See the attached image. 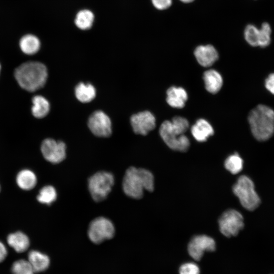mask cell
<instances>
[{
	"mask_svg": "<svg viewBox=\"0 0 274 274\" xmlns=\"http://www.w3.org/2000/svg\"><path fill=\"white\" fill-rule=\"evenodd\" d=\"M226 169L232 174L239 173L243 167V160L236 153L230 155L225 161Z\"/></svg>",
	"mask_w": 274,
	"mask_h": 274,
	"instance_id": "obj_25",
	"label": "cell"
},
{
	"mask_svg": "<svg viewBox=\"0 0 274 274\" xmlns=\"http://www.w3.org/2000/svg\"><path fill=\"white\" fill-rule=\"evenodd\" d=\"M191 131L194 139L199 142L206 141L214 133L212 125L203 119L197 120L192 126Z\"/></svg>",
	"mask_w": 274,
	"mask_h": 274,
	"instance_id": "obj_15",
	"label": "cell"
},
{
	"mask_svg": "<svg viewBox=\"0 0 274 274\" xmlns=\"http://www.w3.org/2000/svg\"><path fill=\"white\" fill-rule=\"evenodd\" d=\"M57 196L55 188L51 185H46L40 189L37 199L41 203L50 205L56 200Z\"/></svg>",
	"mask_w": 274,
	"mask_h": 274,
	"instance_id": "obj_24",
	"label": "cell"
},
{
	"mask_svg": "<svg viewBox=\"0 0 274 274\" xmlns=\"http://www.w3.org/2000/svg\"><path fill=\"white\" fill-rule=\"evenodd\" d=\"M154 7L159 10H164L169 8L173 0H151Z\"/></svg>",
	"mask_w": 274,
	"mask_h": 274,
	"instance_id": "obj_30",
	"label": "cell"
},
{
	"mask_svg": "<svg viewBox=\"0 0 274 274\" xmlns=\"http://www.w3.org/2000/svg\"><path fill=\"white\" fill-rule=\"evenodd\" d=\"M94 21V15L89 10H82L79 11L76 16L75 23L82 30L90 28Z\"/></svg>",
	"mask_w": 274,
	"mask_h": 274,
	"instance_id": "obj_23",
	"label": "cell"
},
{
	"mask_svg": "<svg viewBox=\"0 0 274 274\" xmlns=\"http://www.w3.org/2000/svg\"><path fill=\"white\" fill-rule=\"evenodd\" d=\"M248 119L251 132L258 141H266L273 134L274 111L269 107L258 105L250 112Z\"/></svg>",
	"mask_w": 274,
	"mask_h": 274,
	"instance_id": "obj_4",
	"label": "cell"
},
{
	"mask_svg": "<svg viewBox=\"0 0 274 274\" xmlns=\"http://www.w3.org/2000/svg\"><path fill=\"white\" fill-rule=\"evenodd\" d=\"M154 188V177L151 172L134 166L126 169L122 180V189L127 196L140 199L145 190L151 192Z\"/></svg>",
	"mask_w": 274,
	"mask_h": 274,
	"instance_id": "obj_3",
	"label": "cell"
},
{
	"mask_svg": "<svg viewBox=\"0 0 274 274\" xmlns=\"http://www.w3.org/2000/svg\"><path fill=\"white\" fill-rule=\"evenodd\" d=\"M19 46L24 53L33 55L40 50L41 43L36 36L29 34L21 38L19 42Z\"/></svg>",
	"mask_w": 274,
	"mask_h": 274,
	"instance_id": "obj_20",
	"label": "cell"
},
{
	"mask_svg": "<svg viewBox=\"0 0 274 274\" xmlns=\"http://www.w3.org/2000/svg\"><path fill=\"white\" fill-rule=\"evenodd\" d=\"M194 54L198 63L203 67L211 66L219 58L217 50L212 45L197 46Z\"/></svg>",
	"mask_w": 274,
	"mask_h": 274,
	"instance_id": "obj_13",
	"label": "cell"
},
{
	"mask_svg": "<svg viewBox=\"0 0 274 274\" xmlns=\"http://www.w3.org/2000/svg\"><path fill=\"white\" fill-rule=\"evenodd\" d=\"M166 94L167 104L174 108H183L188 98L186 91L182 87L172 86L167 90Z\"/></svg>",
	"mask_w": 274,
	"mask_h": 274,
	"instance_id": "obj_14",
	"label": "cell"
},
{
	"mask_svg": "<svg viewBox=\"0 0 274 274\" xmlns=\"http://www.w3.org/2000/svg\"><path fill=\"white\" fill-rule=\"evenodd\" d=\"M221 232L226 237L236 236L244 226V218L237 211L229 209L223 213L219 219Z\"/></svg>",
	"mask_w": 274,
	"mask_h": 274,
	"instance_id": "obj_8",
	"label": "cell"
},
{
	"mask_svg": "<svg viewBox=\"0 0 274 274\" xmlns=\"http://www.w3.org/2000/svg\"><path fill=\"white\" fill-rule=\"evenodd\" d=\"M1 64H0V72H1Z\"/></svg>",
	"mask_w": 274,
	"mask_h": 274,
	"instance_id": "obj_34",
	"label": "cell"
},
{
	"mask_svg": "<svg viewBox=\"0 0 274 274\" xmlns=\"http://www.w3.org/2000/svg\"><path fill=\"white\" fill-rule=\"evenodd\" d=\"M16 182L17 186L23 190L32 189L37 184V177L35 173L29 169H23L18 172Z\"/></svg>",
	"mask_w": 274,
	"mask_h": 274,
	"instance_id": "obj_19",
	"label": "cell"
},
{
	"mask_svg": "<svg viewBox=\"0 0 274 274\" xmlns=\"http://www.w3.org/2000/svg\"><path fill=\"white\" fill-rule=\"evenodd\" d=\"M189 127L188 120L182 117H174L172 121L165 120L161 124L159 134L166 145L171 149L186 152L190 146V141L185 132Z\"/></svg>",
	"mask_w": 274,
	"mask_h": 274,
	"instance_id": "obj_1",
	"label": "cell"
},
{
	"mask_svg": "<svg viewBox=\"0 0 274 274\" xmlns=\"http://www.w3.org/2000/svg\"><path fill=\"white\" fill-rule=\"evenodd\" d=\"M14 77L23 89L34 92L43 87L48 77L46 66L39 61H27L18 66Z\"/></svg>",
	"mask_w": 274,
	"mask_h": 274,
	"instance_id": "obj_2",
	"label": "cell"
},
{
	"mask_svg": "<svg viewBox=\"0 0 274 274\" xmlns=\"http://www.w3.org/2000/svg\"><path fill=\"white\" fill-rule=\"evenodd\" d=\"M12 274H34L35 272L27 260L19 259L12 265Z\"/></svg>",
	"mask_w": 274,
	"mask_h": 274,
	"instance_id": "obj_27",
	"label": "cell"
},
{
	"mask_svg": "<svg viewBox=\"0 0 274 274\" xmlns=\"http://www.w3.org/2000/svg\"><path fill=\"white\" fill-rule=\"evenodd\" d=\"M7 242L10 247L18 253L26 251L30 245V241L27 235L20 231L9 234L7 237Z\"/></svg>",
	"mask_w": 274,
	"mask_h": 274,
	"instance_id": "obj_18",
	"label": "cell"
},
{
	"mask_svg": "<svg viewBox=\"0 0 274 274\" xmlns=\"http://www.w3.org/2000/svg\"><path fill=\"white\" fill-rule=\"evenodd\" d=\"M27 257L28 261L35 272L45 271L50 265V260L48 256L40 251L31 250Z\"/></svg>",
	"mask_w": 274,
	"mask_h": 274,
	"instance_id": "obj_16",
	"label": "cell"
},
{
	"mask_svg": "<svg viewBox=\"0 0 274 274\" xmlns=\"http://www.w3.org/2000/svg\"><path fill=\"white\" fill-rule=\"evenodd\" d=\"M232 190L242 206L247 210H254L260 203V198L255 189L253 182L246 175L238 178Z\"/></svg>",
	"mask_w": 274,
	"mask_h": 274,
	"instance_id": "obj_5",
	"label": "cell"
},
{
	"mask_svg": "<svg viewBox=\"0 0 274 274\" xmlns=\"http://www.w3.org/2000/svg\"><path fill=\"white\" fill-rule=\"evenodd\" d=\"M88 126L91 131L97 136L108 137L112 133L111 120L101 111H95L91 115Z\"/></svg>",
	"mask_w": 274,
	"mask_h": 274,
	"instance_id": "obj_11",
	"label": "cell"
},
{
	"mask_svg": "<svg viewBox=\"0 0 274 274\" xmlns=\"http://www.w3.org/2000/svg\"><path fill=\"white\" fill-rule=\"evenodd\" d=\"M115 233V228L113 222L104 217L94 219L90 223L87 231L89 239L96 244L112 238Z\"/></svg>",
	"mask_w": 274,
	"mask_h": 274,
	"instance_id": "obj_7",
	"label": "cell"
},
{
	"mask_svg": "<svg viewBox=\"0 0 274 274\" xmlns=\"http://www.w3.org/2000/svg\"><path fill=\"white\" fill-rule=\"evenodd\" d=\"M0 190H1V186H0Z\"/></svg>",
	"mask_w": 274,
	"mask_h": 274,
	"instance_id": "obj_35",
	"label": "cell"
},
{
	"mask_svg": "<svg viewBox=\"0 0 274 274\" xmlns=\"http://www.w3.org/2000/svg\"><path fill=\"white\" fill-rule=\"evenodd\" d=\"M75 95L80 101L86 103L90 102L94 98L96 91L91 84L80 83L76 87Z\"/></svg>",
	"mask_w": 274,
	"mask_h": 274,
	"instance_id": "obj_22",
	"label": "cell"
},
{
	"mask_svg": "<svg viewBox=\"0 0 274 274\" xmlns=\"http://www.w3.org/2000/svg\"><path fill=\"white\" fill-rule=\"evenodd\" d=\"M31 112L37 118H43L50 110V104L46 98L41 95H36L32 98Z\"/></svg>",
	"mask_w": 274,
	"mask_h": 274,
	"instance_id": "obj_21",
	"label": "cell"
},
{
	"mask_svg": "<svg viewBox=\"0 0 274 274\" xmlns=\"http://www.w3.org/2000/svg\"><path fill=\"white\" fill-rule=\"evenodd\" d=\"M260 38L259 46L264 48L268 46L271 41V29L270 25L267 22L262 23L259 29Z\"/></svg>",
	"mask_w": 274,
	"mask_h": 274,
	"instance_id": "obj_28",
	"label": "cell"
},
{
	"mask_svg": "<svg viewBox=\"0 0 274 274\" xmlns=\"http://www.w3.org/2000/svg\"><path fill=\"white\" fill-rule=\"evenodd\" d=\"M203 79L206 90L213 94L219 92L223 85V79L221 75L213 69L204 72Z\"/></svg>",
	"mask_w": 274,
	"mask_h": 274,
	"instance_id": "obj_17",
	"label": "cell"
},
{
	"mask_svg": "<svg viewBox=\"0 0 274 274\" xmlns=\"http://www.w3.org/2000/svg\"><path fill=\"white\" fill-rule=\"evenodd\" d=\"M41 151L44 158L53 164L62 162L66 157L65 144L52 139H46L42 142Z\"/></svg>",
	"mask_w": 274,
	"mask_h": 274,
	"instance_id": "obj_9",
	"label": "cell"
},
{
	"mask_svg": "<svg viewBox=\"0 0 274 274\" xmlns=\"http://www.w3.org/2000/svg\"><path fill=\"white\" fill-rule=\"evenodd\" d=\"M179 1H180L181 2L184 3H190L192 2L193 1H194V0H179Z\"/></svg>",
	"mask_w": 274,
	"mask_h": 274,
	"instance_id": "obj_33",
	"label": "cell"
},
{
	"mask_svg": "<svg viewBox=\"0 0 274 274\" xmlns=\"http://www.w3.org/2000/svg\"><path fill=\"white\" fill-rule=\"evenodd\" d=\"M266 88L272 94H274V73L270 74L265 81Z\"/></svg>",
	"mask_w": 274,
	"mask_h": 274,
	"instance_id": "obj_31",
	"label": "cell"
},
{
	"mask_svg": "<svg viewBox=\"0 0 274 274\" xmlns=\"http://www.w3.org/2000/svg\"><path fill=\"white\" fill-rule=\"evenodd\" d=\"M130 123L133 131L143 135H147L156 126L154 116L148 111L133 115L130 118Z\"/></svg>",
	"mask_w": 274,
	"mask_h": 274,
	"instance_id": "obj_12",
	"label": "cell"
},
{
	"mask_svg": "<svg viewBox=\"0 0 274 274\" xmlns=\"http://www.w3.org/2000/svg\"><path fill=\"white\" fill-rule=\"evenodd\" d=\"M244 37L247 42L253 47L259 46V29L253 24L248 25L244 30Z\"/></svg>",
	"mask_w": 274,
	"mask_h": 274,
	"instance_id": "obj_26",
	"label": "cell"
},
{
	"mask_svg": "<svg viewBox=\"0 0 274 274\" xmlns=\"http://www.w3.org/2000/svg\"><path fill=\"white\" fill-rule=\"evenodd\" d=\"M199 267L193 262L184 263L179 268V274H199Z\"/></svg>",
	"mask_w": 274,
	"mask_h": 274,
	"instance_id": "obj_29",
	"label": "cell"
},
{
	"mask_svg": "<svg viewBox=\"0 0 274 274\" xmlns=\"http://www.w3.org/2000/svg\"><path fill=\"white\" fill-rule=\"evenodd\" d=\"M8 255V250L5 245L0 241V263L3 262Z\"/></svg>",
	"mask_w": 274,
	"mask_h": 274,
	"instance_id": "obj_32",
	"label": "cell"
},
{
	"mask_svg": "<svg viewBox=\"0 0 274 274\" xmlns=\"http://www.w3.org/2000/svg\"><path fill=\"white\" fill-rule=\"evenodd\" d=\"M114 184L113 175L108 172L99 171L91 176L88 181L89 191L96 202L105 200Z\"/></svg>",
	"mask_w": 274,
	"mask_h": 274,
	"instance_id": "obj_6",
	"label": "cell"
},
{
	"mask_svg": "<svg viewBox=\"0 0 274 274\" xmlns=\"http://www.w3.org/2000/svg\"><path fill=\"white\" fill-rule=\"evenodd\" d=\"M215 249V241L206 235L194 236L188 245L189 254L193 259L197 261L201 259L204 252L214 251Z\"/></svg>",
	"mask_w": 274,
	"mask_h": 274,
	"instance_id": "obj_10",
	"label": "cell"
}]
</instances>
